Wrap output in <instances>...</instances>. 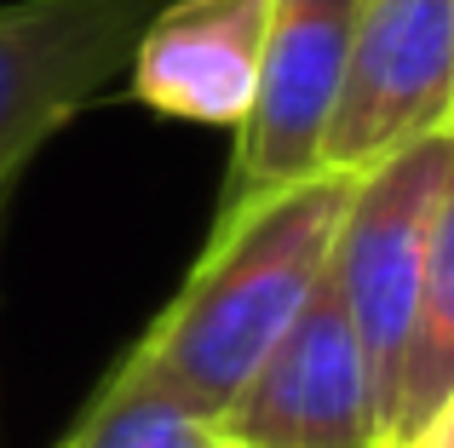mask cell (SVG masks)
<instances>
[{
	"label": "cell",
	"mask_w": 454,
	"mask_h": 448,
	"mask_svg": "<svg viewBox=\"0 0 454 448\" xmlns=\"http://www.w3.org/2000/svg\"><path fill=\"white\" fill-rule=\"evenodd\" d=\"M213 448H224V443H219V437H213Z\"/></svg>",
	"instance_id": "cell-12"
},
{
	"label": "cell",
	"mask_w": 454,
	"mask_h": 448,
	"mask_svg": "<svg viewBox=\"0 0 454 448\" xmlns=\"http://www.w3.org/2000/svg\"><path fill=\"white\" fill-rule=\"evenodd\" d=\"M449 35H454V0H449Z\"/></svg>",
	"instance_id": "cell-11"
},
{
	"label": "cell",
	"mask_w": 454,
	"mask_h": 448,
	"mask_svg": "<svg viewBox=\"0 0 454 448\" xmlns=\"http://www.w3.org/2000/svg\"><path fill=\"white\" fill-rule=\"evenodd\" d=\"M454 397V156L426 224L420 293H414V328L397 374V431L391 448H409L420 426Z\"/></svg>",
	"instance_id": "cell-8"
},
{
	"label": "cell",
	"mask_w": 454,
	"mask_h": 448,
	"mask_svg": "<svg viewBox=\"0 0 454 448\" xmlns=\"http://www.w3.org/2000/svg\"><path fill=\"white\" fill-rule=\"evenodd\" d=\"M351 184L356 179L340 173H310L288 190L219 213L184 288L133 345V357L161 374L196 414H207V426L277 351V339L328 276Z\"/></svg>",
	"instance_id": "cell-1"
},
{
	"label": "cell",
	"mask_w": 454,
	"mask_h": 448,
	"mask_svg": "<svg viewBox=\"0 0 454 448\" xmlns=\"http://www.w3.org/2000/svg\"><path fill=\"white\" fill-rule=\"evenodd\" d=\"M58 448H213V426L127 351Z\"/></svg>",
	"instance_id": "cell-9"
},
{
	"label": "cell",
	"mask_w": 454,
	"mask_h": 448,
	"mask_svg": "<svg viewBox=\"0 0 454 448\" xmlns=\"http://www.w3.org/2000/svg\"><path fill=\"white\" fill-rule=\"evenodd\" d=\"M167 0H12L0 6V202L23 161L81 115Z\"/></svg>",
	"instance_id": "cell-4"
},
{
	"label": "cell",
	"mask_w": 454,
	"mask_h": 448,
	"mask_svg": "<svg viewBox=\"0 0 454 448\" xmlns=\"http://www.w3.org/2000/svg\"><path fill=\"white\" fill-rule=\"evenodd\" d=\"M454 127L449 0H363L322 133V173L363 179L397 150Z\"/></svg>",
	"instance_id": "cell-3"
},
{
	"label": "cell",
	"mask_w": 454,
	"mask_h": 448,
	"mask_svg": "<svg viewBox=\"0 0 454 448\" xmlns=\"http://www.w3.org/2000/svg\"><path fill=\"white\" fill-rule=\"evenodd\" d=\"M270 0H167L138 35L133 98L178 121L231 127L247 115Z\"/></svg>",
	"instance_id": "cell-7"
},
{
	"label": "cell",
	"mask_w": 454,
	"mask_h": 448,
	"mask_svg": "<svg viewBox=\"0 0 454 448\" xmlns=\"http://www.w3.org/2000/svg\"><path fill=\"white\" fill-rule=\"evenodd\" d=\"M0 207H6V202H0Z\"/></svg>",
	"instance_id": "cell-13"
},
{
	"label": "cell",
	"mask_w": 454,
	"mask_h": 448,
	"mask_svg": "<svg viewBox=\"0 0 454 448\" xmlns=\"http://www.w3.org/2000/svg\"><path fill=\"white\" fill-rule=\"evenodd\" d=\"M449 156H454V127L397 150L391 161H380L374 173L351 184L345 219L333 230L328 276L345 305V322L356 334V351H363L368 385H374L380 448H391V431H397V374L414 328L426 224H432L437 190H443Z\"/></svg>",
	"instance_id": "cell-2"
},
{
	"label": "cell",
	"mask_w": 454,
	"mask_h": 448,
	"mask_svg": "<svg viewBox=\"0 0 454 448\" xmlns=\"http://www.w3.org/2000/svg\"><path fill=\"white\" fill-rule=\"evenodd\" d=\"M356 6L363 0H270L254 98L236 121V156L219 213L322 173L317 156L333 115V92H340Z\"/></svg>",
	"instance_id": "cell-5"
},
{
	"label": "cell",
	"mask_w": 454,
	"mask_h": 448,
	"mask_svg": "<svg viewBox=\"0 0 454 448\" xmlns=\"http://www.w3.org/2000/svg\"><path fill=\"white\" fill-rule=\"evenodd\" d=\"M409 448H454V397H449L443 408H437L432 420H426V426H420V437H414Z\"/></svg>",
	"instance_id": "cell-10"
},
{
	"label": "cell",
	"mask_w": 454,
	"mask_h": 448,
	"mask_svg": "<svg viewBox=\"0 0 454 448\" xmlns=\"http://www.w3.org/2000/svg\"><path fill=\"white\" fill-rule=\"evenodd\" d=\"M213 437L224 448H380L374 385L333 276L317 282L277 351L224 403Z\"/></svg>",
	"instance_id": "cell-6"
}]
</instances>
